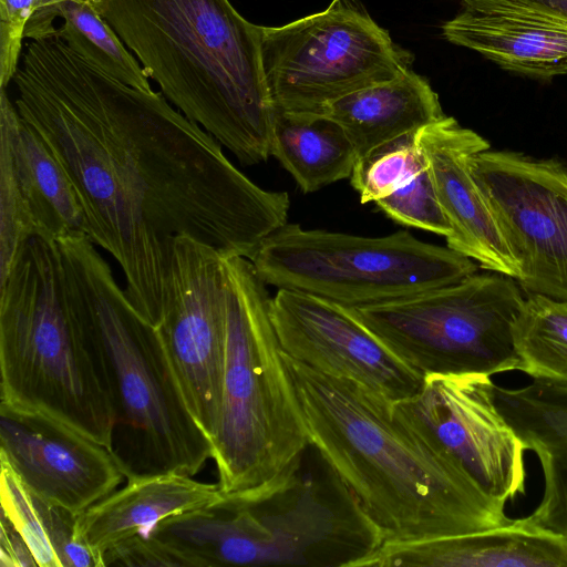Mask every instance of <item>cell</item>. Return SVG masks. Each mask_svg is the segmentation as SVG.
Here are the masks:
<instances>
[{
	"label": "cell",
	"mask_w": 567,
	"mask_h": 567,
	"mask_svg": "<svg viewBox=\"0 0 567 567\" xmlns=\"http://www.w3.org/2000/svg\"><path fill=\"white\" fill-rule=\"evenodd\" d=\"M12 83L19 115L76 190L86 236L117 261L128 301L153 327L176 237L251 260L288 223L286 192L249 179L162 92L125 84L59 37L30 40Z\"/></svg>",
	"instance_id": "cell-1"
},
{
	"label": "cell",
	"mask_w": 567,
	"mask_h": 567,
	"mask_svg": "<svg viewBox=\"0 0 567 567\" xmlns=\"http://www.w3.org/2000/svg\"><path fill=\"white\" fill-rule=\"evenodd\" d=\"M281 355L310 443L354 494L384 543L466 535L515 522L505 502L402 421L392 402Z\"/></svg>",
	"instance_id": "cell-2"
},
{
	"label": "cell",
	"mask_w": 567,
	"mask_h": 567,
	"mask_svg": "<svg viewBox=\"0 0 567 567\" xmlns=\"http://www.w3.org/2000/svg\"><path fill=\"white\" fill-rule=\"evenodd\" d=\"M163 95L244 165L270 155L276 109L261 25L229 0H97Z\"/></svg>",
	"instance_id": "cell-3"
},
{
	"label": "cell",
	"mask_w": 567,
	"mask_h": 567,
	"mask_svg": "<svg viewBox=\"0 0 567 567\" xmlns=\"http://www.w3.org/2000/svg\"><path fill=\"white\" fill-rule=\"evenodd\" d=\"M0 404L111 447V380L91 308L56 240L30 238L0 281Z\"/></svg>",
	"instance_id": "cell-4"
},
{
	"label": "cell",
	"mask_w": 567,
	"mask_h": 567,
	"mask_svg": "<svg viewBox=\"0 0 567 567\" xmlns=\"http://www.w3.org/2000/svg\"><path fill=\"white\" fill-rule=\"evenodd\" d=\"M153 534L194 567H362L384 544L354 494L311 443L270 484L171 516Z\"/></svg>",
	"instance_id": "cell-5"
},
{
	"label": "cell",
	"mask_w": 567,
	"mask_h": 567,
	"mask_svg": "<svg viewBox=\"0 0 567 567\" xmlns=\"http://www.w3.org/2000/svg\"><path fill=\"white\" fill-rule=\"evenodd\" d=\"M58 241L64 272L83 292L107 359L114 425L110 452L126 481L163 473L196 475L213 444L188 411L156 328L128 301L85 234Z\"/></svg>",
	"instance_id": "cell-6"
},
{
	"label": "cell",
	"mask_w": 567,
	"mask_h": 567,
	"mask_svg": "<svg viewBox=\"0 0 567 567\" xmlns=\"http://www.w3.org/2000/svg\"><path fill=\"white\" fill-rule=\"evenodd\" d=\"M226 355L213 456L225 499L279 477L310 440L270 319L266 284L249 259L224 256Z\"/></svg>",
	"instance_id": "cell-7"
},
{
	"label": "cell",
	"mask_w": 567,
	"mask_h": 567,
	"mask_svg": "<svg viewBox=\"0 0 567 567\" xmlns=\"http://www.w3.org/2000/svg\"><path fill=\"white\" fill-rule=\"evenodd\" d=\"M262 281L355 309L399 300L477 272L471 258L400 230L364 237L287 223L250 260Z\"/></svg>",
	"instance_id": "cell-8"
},
{
	"label": "cell",
	"mask_w": 567,
	"mask_h": 567,
	"mask_svg": "<svg viewBox=\"0 0 567 567\" xmlns=\"http://www.w3.org/2000/svg\"><path fill=\"white\" fill-rule=\"evenodd\" d=\"M525 296L517 280L487 271L386 303L352 309L420 373L494 375L519 370L513 324Z\"/></svg>",
	"instance_id": "cell-9"
},
{
	"label": "cell",
	"mask_w": 567,
	"mask_h": 567,
	"mask_svg": "<svg viewBox=\"0 0 567 567\" xmlns=\"http://www.w3.org/2000/svg\"><path fill=\"white\" fill-rule=\"evenodd\" d=\"M261 55L276 112L296 116H321L334 101L411 70L410 53L359 0L261 25Z\"/></svg>",
	"instance_id": "cell-10"
},
{
	"label": "cell",
	"mask_w": 567,
	"mask_h": 567,
	"mask_svg": "<svg viewBox=\"0 0 567 567\" xmlns=\"http://www.w3.org/2000/svg\"><path fill=\"white\" fill-rule=\"evenodd\" d=\"M471 169L519 266L523 292L567 302V163L486 150Z\"/></svg>",
	"instance_id": "cell-11"
},
{
	"label": "cell",
	"mask_w": 567,
	"mask_h": 567,
	"mask_svg": "<svg viewBox=\"0 0 567 567\" xmlns=\"http://www.w3.org/2000/svg\"><path fill=\"white\" fill-rule=\"evenodd\" d=\"M156 331L184 402L213 444L226 355L224 256L217 249L187 236L174 239Z\"/></svg>",
	"instance_id": "cell-12"
},
{
	"label": "cell",
	"mask_w": 567,
	"mask_h": 567,
	"mask_svg": "<svg viewBox=\"0 0 567 567\" xmlns=\"http://www.w3.org/2000/svg\"><path fill=\"white\" fill-rule=\"evenodd\" d=\"M493 386L481 373L429 374L393 411L506 503L526 494V449L498 410Z\"/></svg>",
	"instance_id": "cell-13"
},
{
	"label": "cell",
	"mask_w": 567,
	"mask_h": 567,
	"mask_svg": "<svg viewBox=\"0 0 567 567\" xmlns=\"http://www.w3.org/2000/svg\"><path fill=\"white\" fill-rule=\"evenodd\" d=\"M269 311L282 352L316 371L352 380L392 403L414 395L423 382L351 308L278 289Z\"/></svg>",
	"instance_id": "cell-14"
},
{
	"label": "cell",
	"mask_w": 567,
	"mask_h": 567,
	"mask_svg": "<svg viewBox=\"0 0 567 567\" xmlns=\"http://www.w3.org/2000/svg\"><path fill=\"white\" fill-rule=\"evenodd\" d=\"M0 457L31 492L75 515L125 477L105 446L47 416L3 404Z\"/></svg>",
	"instance_id": "cell-15"
},
{
	"label": "cell",
	"mask_w": 567,
	"mask_h": 567,
	"mask_svg": "<svg viewBox=\"0 0 567 567\" xmlns=\"http://www.w3.org/2000/svg\"><path fill=\"white\" fill-rule=\"evenodd\" d=\"M415 141L451 227L447 247L484 270L517 280L519 266L471 169L472 157L489 150L488 141L446 115L420 130Z\"/></svg>",
	"instance_id": "cell-16"
},
{
	"label": "cell",
	"mask_w": 567,
	"mask_h": 567,
	"mask_svg": "<svg viewBox=\"0 0 567 567\" xmlns=\"http://www.w3.org/2000/svg\"><path fill=\"white\" fill-rule=\"evenodd\" d=\"M495 403L532 450L544 475V493L526 524L567 538V385L533 380L517 389L494 384Z\"/></svg>",
	"instance_id": "cell-17"
},
{
	"label": "cell",
	"mask_w": 567,
	"mask_h": 567,
	"mask_svg": "<svg viewBox=\"0 0 567 567\" xmlns=\"http://www.w3.org/2000/svg\"><path fill=\"white\" fill-rule=\"evenodd\" d=\"M362 567H567V538L523 517L480 533L384 543Z\"/></svg>",
	"instance_id": "cell-18"
},
{
	"label": "cell",
	"mask_w": 567,
	"mask_h": 567,
	"mask_svg": "<svg viewBox=\"0 0 567 567\" xmlns=\"http://www.w3.org/2000/svg\"><path fill=\"white\" fill-rule=\"evenodd\" d=\"M224 501L217 483L200 482L181 473L127 480L121 489L78 515L75 538L100 557L115 544L147 535L162 520Z\"/></svg>",
	"instance_id": "cell-19"
},
{
	"label": "cell",
	"mask_w": 567,
	"mask_h": 567,
	"mask_svg": "<svg viewBox=\"0 0 567 567\" xmlns=\"http://www.w3.org/2000/svg\"><path fill=\"white\" fill-rule=\"evenodd\" d=\"M452 44L535 79L567 74V24L540 17L463 7L442 25Z\"/></svg>",
	"instance_id": "cell-20"
},
{
	"label": "cell",
	"mask_w": 567,
	"mask_h": 567,
	"mask_svg": "<svg viewBox=\"0 0 567 567\" xmlns=\"http://www.w3.org/2000/svg\"><path fill=\"white\" fill-rule=\"evenodd\" d=\"M0 146L13 172L37 237L58 240L87 231L76 190L41 136L19 115L6 89L0 92Z\"/></svg>",
	"instance_id": "cell-21"
},
{
	"label": "cell",
	"mask_w": 567,
	"mask_h": 567,
	"mask_svg": "<svg viewBox=\"0 0 567 567\" xmlns=\"http://www.w3.org/2000/svg\"><path fill=\"white\" fill-rule=\"evenodd\" d=\"M322 116L347 133L358 159L400 137L416 134L445 116L429 81L409 70L329 104Z\"/></svg>",
	"instance_id": "cell-22"
},
{
	"label": "cell",
	"mask_w": 567,
	"mask_h": 567,
	"mask_svg": "<svg viewBox=\"0 0 567 567\" xmlns=\"http://www.w3.org/2000/svg\"><path fill=\"white\" fill-rule=\"evenodd\" d=\"M51 35L125 84L152 91L147 73L104 20L97 0H38L24 39Z\"/></svg>",
	"instance_id": "cell-23"
},
{
	"label": "cell",
	"mask_w": 567,
	"mask_h": 567,
	"mask_svg": "<svg viewBox=\"0 0 567 567\" xmlns=\"http://www.w3.org/2000/svg\"><path fill=\"white\" fill-rule=\"evenodd\" d=\"M270 155L293 177L303 193H313L350 178L358 161L344 130L326 116L276 112Z\"/></svg>",
	"instance_id": "cell-24"
},
{
	"label": "cell",
	"mask_w": 567,
	"mask_h": 567,
	"mask_svg": "<svg viewBox=\"0 0 567 567\" xmlns=\"http://www.w3.org/2000/svg\"><path fill=\"white\" fill-rule=\"evenodd\" d=\"M0 502L1 512L22 535L39 567H103L100 557L75 538L78 515L31 492L3 457Z\"/></svg>",
	"instance_id": "cell-25"
},
{
	"label": "cell",
	"mask_w": 567,
	"mask_h": 567,
	"mask_svg": "<svg viewBox=\"0 0 567 567\" xmlns=\"http://www.w3.org/2000/svg\"><path fill=\"white\" fill-rule=\"evenodd\" d=\"M520 371L533 380L567 385V302L525 295L513 324Z\"/></svg>",
	"instance_id": "cell-26"
},
{
	"label": "cell",
	"mask_w": 567,
	"mask_h": 567,
	"mask_svg": "<svg viewBox=\"0 0 567 567\" xmlns=\"http://www.w3.org/2000/svg\"><path fill=\"white\" fill-rule=\"evenodd\" d=\"M393 187L386 197L375 203L383 214L408 227L427 230L445 238L451 235V227L437 200L421 151L420 157Z\"/></svg>",
	"instance_id": "cell-27"
},
{
	"label": "cell",
	"mask_w": 567,
	"mask_h": 567,
	"mask_svg": "<svg viewBox=\"0 0 567 567\" xmlns=\"http://www.w3.org/2000/svg\"><path fill=\"white\" fill-rule=\"evenodd\" d=\"M38 0H0V89L12 82L22 55V40Z\"/></svg>",
	"instance_id": "cell-28"
},
{
	"label": "cell",
	"mask_w": 567,
	"mask_h": 567,
	"mask_svg": "<svg viewBox=\"0 0 567 567\" xmlns=\"http://www.w3.org/2000/svg\"><path fill=\"white\" fill-rule=\"evenodd\" d=\"M105 566H184L186 561L167 544L152 535H135L104 551Z\"/></svg>",
	"instance_id": "cell-29"
},
{
	"label": "cell",
	"mask_w": 567,
	"mask_h": 567,
	"mask_svg": "<svg viewBox=\"0 0 567 567\" xmlns=\"http://www.w3.org/2000/svg\"><path fill=\"white\" fill-rule=\"evenodd\" d=\"M462 6L535 16L567 24V0H462Z\"/></svg>",
	"instance_id": "cell-30"
},
{
	"label": "cell",
	"mask_w": 567,
	"mask_h": 567,
	"mask_svg": "<svg viewBox=\"0 0 567 567\" xmlns=\"http://www.w3.org/2000/svg\"><path fill=\"white\" fill-rule=\"evenodd\" d=\"M0 567H39L27 542L2 512L0 514Z\"/></svg>",
	"instance_id": "cell-31"
}]
</instances>
